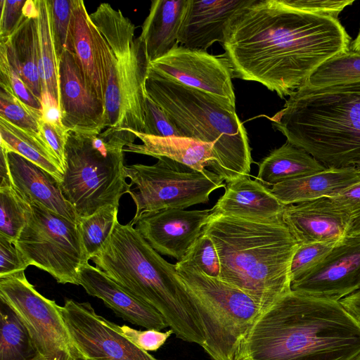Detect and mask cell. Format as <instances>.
Here are the masks:
<instances>
[{
  "label": "cell",
  "mask_w": 360,
  "mask_h": 360,
  "mask_svg": "<svg viewBox=\"0 0 360 360\" xmlns=\"http://www.w3.org/2000/svg\"><path fill=\"white\" fill-rule=\"evenodd\" d=\"M352 38L333 17L291 0H252L230 20L222 46L233 78L262 84L284 98L328 60L350 51Z\"/></svg>",
  "instance_id": "6da1fadb"
},
{
  "label": "cell",
  "mask_w": 360,
  "mask_h": 360,
  "mask_svg": "<svg viewBox=\"0 0 360 360\" xmlns=\"http://www.w3.org/2000/svg\"><path fill=\"white\" fill-rule=\"evenodd\" d=\"M360 322L340 303L291 290L264 311L235 360H353Z\"/></svg>",
  "instance_id": "7a4b0ae2"
},
{
  "label": "cell",
  "mask_w": 360,
  "mask_h": 360,
  "mask_svg": "<svg viewBox=\"0 0 360 360\" xmlns=\"http://www.w3.org/2000/svg\"><path fill=\"white\" fill-rule=\"evenodd\" d=\"M202 232L214 242L219 278L265 311L291 290L290 264L299 244L282 220L258 221L212 212Z\"/></svg>",
  "instance_id": "3957f363"
},
{
  "label": "cell",
  "mask_w": 360,
  "mask_h": 360,
  "mask_svg": "<svg viewBox=\"0 0 360 360\" xmlns=\"http://www.w3.org/2000/svg\"><path fill=\"white\" fill-rule=\"evenodd\" d=\"M91 260L109 278L155 309L177 338L202 347L204 330L175 264L160 256L130 222L118 221Z\"/></svg>",
  "instance_id": "277c9868"
},
{
  "label": "cell",
  "mask_w": 360,
  "mask_h": 360,
  "mask_svg": "<svg viewBox=\"0 0 360 360\" xmlns=\"http://www.w3.org/2000/svg\"><path fill=\"white\" fill-rule=\"evenodd\" d=\"M267 118L287 141L326 168L360 162V81L319 88L303 86Z\"/></svg>",
  "instance_id": "5b68a950"
},
{
  "label": "cell",
  "mask_w": 360,
  "mask_h": 360,
  "mask_svg": "<svg viewBox=\"0 0 360 360\" xmlns=\"http://www.w3.org/2000/svg\"><path fill=\"white\" fill-rule=\"evenodd\" d=\"M147 95L166 113L182 137L214 144L208 165L226 184L249 176L253 162L248 134L236 112L208 94L147 71Z\"/></svg>",
  "instance_id": "8992f818"
},
{
  "label": "cell",
  "mask_w": 360,
  "mask_h": 360,
  "mask_svg": "<svg viewBox=\"0 0 360 360\" xmlns=\"http://www.w3.org/2000/svg\"><path fill=\"white\" fill-rule=\"evenodd\" d=\"M98 30L107 79L106 127L144 132L145 82L148 63L135 25L120 10L101 4L89 14Z\"/></svg>",
  "instance_id": "52a82bcc"
},
{
  "label": "cell",
  "mask_w": 360,
  "mask_h": 360,
  "mask_svg": "<svg viewBox=\"0 0 360 360\" xmlns=\"http://www.w3.org/2000/svg\"><path fill=\"white\" fill-rule=\"evenodd\" d=\"M131 131L108 127L97 134L69 132L61 191L79 218L108 205L119 207L132 185L126 181L124 150Z\"/></svg>",
  "instance_id": "ba28073f"
},
{
  "label": "cell",
  "mask_w": 360,
  "mask_h": 360,
  "mask_svg": "<svg viewBox=\"0 0 360 360\" xmlns=\"http://www.w3.org/2000/svg\"><path fill=\"white\" fill-rule=\"evenodd\" d=\"M178 276L202 326V348L212 360H235L238 349L263 312L239 288L200 270L175 264Z\"/></svg>",
  "instance_id": "9c48e42d"
},
{
  "label": "cell",
  "mask_w": 360,
  "mask_h": 360,
  "mask_svg": "<svg viewBox=\"0 0 360 360\" xmlns=\"http://www.w3.org/2000/svg\"><path fill=\"white\" fill-rule=\"evenodd\" d=\"M157 159L152 165L125 166L126 177L135 185L129 192L136 207L130 221L133 226L145 213L171 208L185 210L207 203L213 191L226 186L224 179L212 171H198L165 157Z\"/></svg>",
  "instance_id": "30bf717a"
},
{
  "label": "cell",
  "mask_w": 360,
  "mask_h": 360,
  "mask_svg": "<svg viewBox=\"0 0 360 360\" xmlns=\"http://www.w3.org/2000/svg\"><path fill=\"white\" fill-rule=\"evenodd\" d=\"M31 205L30 217L13 242L21 258L59 283L79 285V271L89 259L77 223L41 205Z\"/></svg>",
  "instance_id": "8fae6325"
},
{
  "label": "cell",
  "mask_w": 360,
  "mask_h": 360,
  "mask_svg": "<svg viewBox=\"0 0 360 360\" xmlns=\"http://www.w3.org/2000/svg\"><path fill=\"white\" fill-rule=\"evenodd\" d=\"M0 300L17 315L43 360H79L55 301L41 295L24 271L0 278Z\"/></svg>",
  "instance_id": "7c38bea8"
},
{
  "label": "cell",
  "mask_w": 360,
  "mask_h": 360,
  "mask_svg": "<svg viewBox=\"0 0 360 360\" xmlns=\"http://www.w3.org/2000/svg\"><path fill=\"white\" fill-rule=\"evenodd\" d=\"M148 70L212 96L236 112L233 75L224 53L176 45L164 56L150 63Z\"/></svg>",
  "instance_id": "4fadbf2b"
},
{
  "label": "cell",
  "mask_w": 360,
  "mask_h": 360,
  "mask_svg": "<svg viewBox=\"0 0 360 360\" xmlns=\"http://www.w3.org/2000/svg\"><path fill=\"white\" fill-rule=\"evenodd\" d=\"M72 342L84 360H159L138 347L98 315L89 302L66 300L60 306Z\"/></svg>",
  "instance_id": "5bb4252c"
},
{
  "label": "cell",
  "mask_w": 360,
  "mask_h": 360,
  "mask_svg": "<svg viewBox=\"0 0 360 360\" xmlns=\"http://www.w3.org/2000/svg\"><path fill=\"white\" fill-rule=\"evenodd\" d=\"M291 290L340 301L360 290V236H347L308 274L293 281Z\"/></svg>",
  "instance_id": "9a60e30c"
},
{
  "label": "cell",
  "mask_w": 360,
  "mask_h": 360,
  "mask_svg": "<svg viewBox=\"0 0 360 360\" xmlns=\"http://www.w3.org/2000/svg\"><path fill=\"white\" fill-rule=\"evenodd\" d=\"M59 107L68 131L97 134L106 129L105 103L86 85L74 54L65 50L59 62Z\"/></svg>",
  "instance_id": "2e32d148"
},
{
  "label": "cell",
  "mask_w": 360,
  "mask_h": 360,
  "mask_svg": "<svg viewBox=\"0 0 360 360\" xmlns=\"http://www.w3.org/2000/svg\"><path fill=\"white\" fill-rule=\"evenodd\" d=\"M212 210L165 209L142 214L135 228L159 254L180 261L207 224Z\"/></svg>",
  "instance_id": "e0dca14e"
},
{
  "label": "cell",
  "mask_w": 360,
  "mask_h": 360,
  "mask_svg": "<svg viewBox=\"0 0 360 360\" xmlns=\"http://www.w3.org/2000/svg\"><path fill=\"white\" fill-rule=\"evenodd\" d=\"M282 221L299 245L340 242L351 223L348 213L328 197L286 205Z\"/></svg>",
  "instance_id": "ac0fdd59"
},
{
  "label": "cell",
  "mask_w": 360,
  "mask_h": 360,
  "mask_svg": "<svg viewBox=\"0 0 360 360\" xmlns=\"http://www.w3.org/2000/svg\"><path fill=\"white\" fill-rule=\"evenodd\" d=\"M79 285L89 295L101 299L117 316L132 324L158 330L168 327L155 309L133 295L96 266L87 263L81 268Z\"/></svg>",
  "instance_id": "d6986e66"
},
{
  "label": "cell",
  "mask_w": 360,
  "mask_h": 360,
  "mask_svg": "<svg viewBox=\"0 0 360 360\" xmlns=\"http://www.w3.org/2000/svg\"><path fill=\"white\" fill-rule=\"evenodd\" d=\"M252 0H188L178 34L181 46L207 50L214 42L223 44L232 17Z\"/></svg>",
  "instance_id": "ffe728a7"
},
{
  "label": "cell",
  "mask_w": 360,
  "mask_h": 360,
  "mask_svg": "<svg viewBox=\"0 0 360 360\" xmlns=\"http://www.w3.org/2000/svg\"><path fill=\"white\" fill-rule=\"evenodd\" d=\"M8 162L13 186L30 204L41 205L77 223L79 217L65 198L58 179L15 153H8Z\"/></svg>",
  "instance_id": "44dd1931"
},
{
  "label": "cell",
  "mask_w": 360,
  "mask_h": 360,
  "mask_svg": "<svg viewBox=\"0 0 360 360\" xmlns=\"http://www.w3.org/2000/svg\"><path fill=\"white\" fill-rule=\"evenodd\" d=\"M212 212L258 221L282 220L285 205L264 184L249 176L226 184Z\"/></svg>",
  "instance_id": "7402d4cb"
},
{
  "label": "cell",
  "mask_w": 360,
  "mask_h": 360,
  "mask_svg": "<svg viewBox=\"0 0 360 360\" xmlns=\"http://www.w3.org/2000/svg\"><path fill=\"white\" fill-rule=\"evenodd\" d=\"M98 32L84 2L73 0L70 52L77 60L87 87L105 103L107 79L98 44Z\"/></svg>",
  "instance_id": "603a6c76"
},
{
  "label": "cell",
  "mask_w": 360,
  "mask_h": 360,
  "mask_svg": "<svg viewBox=\"0 0 360 360\" xmlns=\"http://www.w3.org/2000/svg\"><path fill=\"white\" fill-rule=\"evenodd\" d=\"M360 181L355 166L330 167L316 173L286 180L270 188L273 195L284 205L333 198Z\"/></svg>",
  "instance_id": "cb8c5ba5"
},
{
  "label": "cell",
  "mask_w": 360,
  "mask_h": 360,
  "mask_svg": "<svg viewBox=\"0 0 360 360\" xmlns=\"http://www.w3.org/2000/svg\"><path fill=\"white\" fill-rule=\"evenodd\" d=\"M188 0H155L138 37L148 63L164 56L178 44V34Z\"/></svg>",
  "instance_id": "d4e9b609"
},
{
  "label": "cell",
  "mask_w": 360,
  "mask_h": 360,
  "mask_svg": "<svg viewBox=\"0 0 360 360\" xmlns=\"http://www.w3.org/2000/svg\"><path fill=\"white\" fill-rule=\"evenodd\" d=\"M132 132L142 143L125 146L124 152L146 155L158 158L165 157L184 164L198 171H205L214 160V144L186 137H158Z\"/></svg>",
  "instance_id": "484cf974"
},
{
  "label": "cell",
  "mask_w": 360,
  "mask_h": 360,
  "mask_svg": "<svg viewBox=\"0 0 360 360\" xmlns=\"http://www.w3.org/2000/svg\"><path fill=\"white\" fill-rule=\"evenodd\" d=\"M0 45L4 48L12 68L41 100L37 19L25 18L9 37L0 39Z\"/></svg>",
  "instance_id": "4316f807"
},
{
  "label": "cell",
  "mask_w": 360,
  "mask_h": 360,
  "mask_svg": "<svg viewBox=\"0 0 360 360\" xmlns=\"http://www.w3.org/2000/svg\"><path fill=\"white\" fill-rule=\"evenodd\" d=\"M326 168L307 152L286 141L261 160L256 178L263 184L273 186Z\"/></svg>",
  "instance_id": "83f0119b"
},
{
  "label": "cell",
  "mask_w": 360,
  "mask_h": 360,
  "mask_svg": "<svg viewBox=\"0 0 360 360\" xmlns=\"http://www.w3.org/2000/svg\"><path fill=\"white\" fill-rule=\"evenodd\" d=\"M1 148L15 153L52 174L60 183L63 176L57 159L46 143L0 117Z\"/></svg>",
  "instance_id": "f1b7e54d"
},
{
  "label": "cell",
  "mask_w": 360,
  "mask_h": 360,
  "mask_svg": "<svg viewBox=\"0 0 360 360\" xmlns=\"http://www.w3.org/2000/svg\"><path fill=\"white\" fill-rule=\"evenodd\" d=\"M38 10L39 72L41 89L48 91L58 102L59 60L57 56L51 22L49 0H36Z\"/></svg>",
  "instance_id": "f546056e"
},
{
  "label": "cell",
  "mask_w": 360,
  "mask_h": 360,
  "mask_svg": "<svg viewBox=\"0 0 360 360\" xmlns=\"http://www.w3.org/2000/svg\"><path fill=\"white\" fill-rule=\"evenodd\" d=\"M0 360H43L22 323L1 301Z\"/></svg>",
  "instance_id": "4dcf8cb0"
},
{
  "label": "cell",
  "mask_w": 360,
  "mask_h": 360,
  "mask_svg": "<svg viewBox=\"0 0 360 360\" xmlns=\"http://www.w3.org/2000/svg\"><path fill=\"white\" fill-rule=\"evenodd\" d=\"M360 81V53L353 51L336 56L320 65L304 86L319 88Z\"/></svg>",
  "instance_id": "1f68e13d"
},
{
  "label": "cell",
  "mask_w": 360,
  "mask_h": 360,
  "mask_svg": "<svg viewBox=\"0 0 360 360\" xmlns=\"http://www.w3.org/2000/svg\"><path fill=\"white\" fill-rule=\"evenodd\" d=\"M118 207L110 205L86 217L77 224L89 259L98 255L118 222Z\"/></svg>",
  "instance_id": "d6a6232c"
},
{
  "label": "cell",
  "mask_w": 360,
  "mask_h": 360,
  "mask_svg": "<svg viewBox=\"0 0 360 360\" xmlns=\"http://www.w3.org/2000/svg\"><path fill=\"white\" fill-rule=\"evenodd\" d=\"M0 236L13 242L32 214L31 204L12 186L0 188Z\"/></svg>",
  "instance_id": "836d02e7"
},
{
  "label": "cell",
  "mask_w": 360,
  "mask_h": 360,
  "mask_svg": "<svg viewBox=\"0 0 360 360\" xmlns=\"http://www.w3.org/2000/svg\"><path fill=\"white\" fill-rule=\"evenodd\" d=\"M0 117L44 139L40 131V121L43 117L42 110L27 105L2 88L0 90Z\"/></svg>",
  "instance_id": "e575fe53"
},
{
  "label": "cell",
  "mask_w": 360,
  "mask_h": 360,
  "mask_svg": "<svg viewBox=\"0 0 360 360\" xmlns=\"http://www.w3.org/2000/svg\"><path fill=\"white\" fill-rule=\"evenodd\" d=\"M175 264L179 266L195 267L214 278H219L221 273V264L216 246L211 238L202 231L184 257Z\"/></svg>",
  "instance_id": "d590c367"
},
{
  "label": "cell",
  "mask_w": 360,
  "mask_h": 360,
  "mask_svg": "<svg viewBox=\"0 0 360 360\" xmlns=\"http://www.w3.org/2000/svg\"><path fill=\"white\" fill-rule=\"evenodd\" d=\"M338 243L319 242L299 245L291 260V283L319 265Z\"/></svg>",
  "instance_id": "8d00e7d4"
},
{
  "label": "cell",
  "mask_w": 360,
  "mask_h": 360,
  "mask_svg": "<svg viewBox=\"0 0 360 360\" xmlns=\"http://www.w3.org/2000/svg\"><path fill=\"white\" fill-rule=\"evenodd\" d=\"M56 51L60 62L65 50L70 51V22L73 0H49Z\"/></svg>",
  "instance_id": "74e56055"
},
{
  "label": "cell",
  "mask_w": 360,
  "mask_h": 360,
  "mask_svg": "<svg viewBox=\"0 0 360 360\" xmlns=\"http://www.w3.org/2000/svg\"><path fill=\"white\" fill-rule=\"evenodd\" d=\"M0 85L27 105L42 110L38 98L11 65L4 48L0 45Z\"/></svg>",
  "instance_id": "f35d334b"
},
{
  "label": "cell",
  "mask_w": 360,
  "mask_h": 360,
  "mask_svg": "<svg viewBox=\"0 0 360 360\" xmlns=\"http://www.w3.org/2000/svg\"><path fill=\"white\" fill-rule=\"evenodd\" d=\"M143 134L158 137H181L165 111L146 94L144 103Z\"/></svg>",
  "instance_id": "ab89813d"
},
{
  "label": "cell",
  "mask_w": 360,
  "mask_h": 360,
  "mask_svg": "<svg viewBox=\"0 0 360 360\" xmlns=\"http://www.w3.org/2000/svg\"><path fill=\"white\" fill-rule=\"evenodd\" d=\"M117 329L138 347L144 351H157L173 333L172 329L165 332L155 329L139 330L126 325L120 326L116 324Z\"/></svg>",
  "instance_id": "60d3db41"
},
{
  "label": "cell",
  "mask_w": 360,
  "mask_h": 360,
  "mask_svg": "<svg viewBox=\"0 0 360 360\" xmlns=\"http://www.w3.org/2000/svg\"><path fill=\"white\" fill-rule=\"evenodd\" d=\"M333 198L350 217L347 236H360V181Z\"/></svg>",
  "instance_id": "b9f144b4"
},
{
  "label": "cell",
  "mask_w": 360,
  "mask_h": 360,
  "mask_svg": "<svg viewBox=\"0 0 360 360\" xmlns=\"http://www.w3.org/2000/svg\"><path fill=\"white\" fill-rule=\"evenodd\" d=\"M27 0H1L0 39L9 37L25 19L23 7Z\"/></svg>",
  "instance_id": "7bdbcfd3"
},
{
  "label": "cell",
  "mask_w": 360,
  "mask_h": 360,
  "mask_svg": "<svg viewBox=\"0 0 360 360\" xmlns=\"http://www.w3.org/2000/svg\"><path fill=\"white\" fill-rule=\"evenodd\" d=\"M297 8L302 11L325 15L338 19L340 13L348 6L352 5L354 0H291Z\"/></svg>",
  "instance_id": "ee69618b"
},
{
  "label": "cell",
  "mask_w": 360,
  "mask_h": 360,
  "mask_svg": "<svg viewBox=\"0 0 360 360\" xmlns=\"http://www.w3.org/2000/svg\"><path fill=\"white\" fill-rule=\"evenodd\" d=\"M40 131L42 137L57 159L64 172L65 161V146L70 131H60L45 122L40 121Z\"/></svg>",
  "instance_id": "f6af8a7d"
},
{
  "label": "cell",
  "mask_w": 360,
  "mask_h": 360,
  "mask_svg": "<svg viewBox=\"0 0 360 360\" xmlns=\"http://www.w3.org/2000/svg\"><path fill=\"white\" fill-rule=\"evenodd\" d=\"M27 267L13 242L0 236V278L25 271Z\"/></svg>",
  "instance_id": "bcb514c9"
},
{
  "label": "cell",
  "mask_w": 360,
  "mask_h": 360,
  "mask_svg": "<svg viewBox=\"0 0 360 360\" xmlns=\"http://www.w3.org/2000/svg\"><path fill=\"white\" fill-rule=\"evenodd\" d=\"M41 105L43 120L60 131H68L62 123L58 102L46 90L42 91Z\"/></svg>",
  "instance_id": "7dc6e473"
},
{
  "label": "cell",
  "mask_w": 360,
  "mask_h": 360,
  "mask_svg": "<svg viewBox=\"0 0 360 360\" xmlns=\"http://www.w3.org/2000/svg\"><path fill=\"white\" fill-rule=\"evenodd\" d=\"M340 302L360 322V290L342 299Z\"/></svg>",
  "instance_id": "c3c4849f"
},
{
  "label": "cell",
  "mask_w": 360,
  "mask_h": 360,
  "mask_svg": "<svg viewBox=\"0 0 360 360\" xmlns=\"http://www.w3.org/2000/svg\"><path fill=\"white\" fill-rule=\"evenodd\" d=\"M0 178V188L13 186L8 167V153L2 148H1Z\"/></svg>",
  "instance_id": "681fc988"
},
{
  "label": "cell",
  "mask_w": 360,
  "mask_h": 360,
  "mask_svg": "<svg viewBox=\"0 0 360 360\" xmlns=\"http://www.w3.org/2000/svg\"><path fill=\"white\" fill-rule=\"evenodd\" d=\"M23 15L27 18H37L38 10L36 0H27L23 7Z\"/></svg>",
  "instance_id": "f907efd6"
},
{
  "label": "cell",
  "mask_w": 360,
  "mask_h": 360,
  "mask_svg": "<svg viewBox=\"0 0 360 360\" xmlns=\"http://www.w3.org/2000/svg\"><path fill=\"white\" fill-rule=\"evenodd\" d=\"M350 51L360 53V30L356 37L350 44Z\"/></svg>",
  "instance_id": "816d5d0a"
},
{
  "label": "cell",
  "mask_w": 360,
  "mask_h": 360,
  "mask_svg": "<svg viewBox=\"0 0 360 360\" xmlns=\"http://www.w3.org/2000/svg\"><path fill=\"white\" fill-rule=\"evenodd\" d=\"M354 166L356 167V169H358L359 173V174H360V162H358V163H357V164H356Z\"/></svg>",
  "instance_id": "f5cc1de1"
},
{
  "label": "cell",
  "mask_w": 360,
  "mask_h": 360,
  "mask_svg": "<svg viewBox=\"0 0 360 360\" xmlns=\"http://www.w3.org/2000/svg\"><path fill=\"white\" fill-rule=\"evenodd\" d=\"M353 360H360V355H359V356H358L356 358H355V359H353Z\"/></svg>",
  "instance_id": "db71d44e"
},
{
  "label": "cell",
  "mask_w": 360,
  "mask_h": 360,
  "mask_svg": "<svg viewBox=\"0 0 360 360\" xmlns=\"http://www.w3.org/2000/svg\"><path fill=\"white\" fill-rule=\"evenodd\" d=\"M79 360H84V359H79Z\"/></svg>",
  "instance_id": "11a10c76"
},
{
  "label": "cell",
  "mask_w": 360,
  "mask_h": 360,
  "mask_svg": "<svg viewBox=\"0 0 360 360\" xmlns=\"http://www.w3.org/2000/svg\"><path fill=\"white\" fill-rule=\"evenodd\" d=\"M359 30H360V29H359Z\"/></svg>",
  "instance_id": "9f6ffc18"
}]
</instances>
